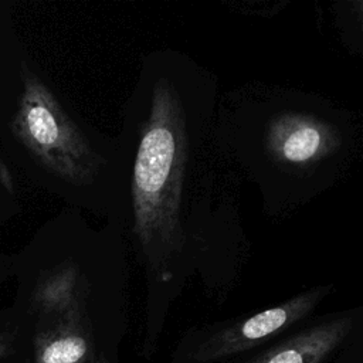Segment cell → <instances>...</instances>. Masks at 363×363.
Instances as JSON below:
<instances>
[{
  "label": "cell",
  "mask_w": 363,
  "mask_h": 363,
  "mask_svg": "<svg viewBox=\"0 0 363 363\" xmlns=\"http://www.w3.org/2000/svg\"><path fill=\"white\" fill-rule=\"evenodd\" d=\"M220 92L213 71L166 47L142 57L122 108L123 237L145 278L146 337L191 279L224 299L250 261L242 182L213 139Z\"/></svg>",
  "instance_id": "1"
},
{
  "label": "cell",
  "mask_w": 363,
  "mask_h": 363,
  "mask_svg": "<svg viewBox=\"0 0 363 363\" xmlns=\"http://www.w3.org/2000/svg\"><path fill=\"white\" fill-rule=\"evenodd\" d=\"M223 160L285 218L336 187L363 150L360 115L320 95L251 81L221 91L213 125Z\"/></svg>",
  "instance_id": "2"
},
{
  "label": "cell",
  "mask_w": 363,
  "mask_h": 363,
  "mask_svg": "<svg viewBox=\"0 0 363 363\" xmlns=\"http://www.w3.org/2000/svg\"><path fill=\"white\" fill-rule=\"evenodd\" d=\"M20 78L11 135L74 206L123 234L125 183L116 136L84 123L24 60Z\"/></svg>",
  "instance_id": "3"
},
{
  "label": "cell",
  "mask_w": 363,
  "mask_h": 363,
  "mask_svg": "<svg viewBox=\"0 0 363 363\" xmlns=\"http://www.w3.org/2000/svg\"><path fill=\"white\" fill-rule=\"evenodd\" d=\"M333 289V284L315 285L267 309L190 329L174 363H221L278 340L308 322Z\"/></svg>",
  "instance_id": "4"
},
{
  "label": "cell",
  "mask_w": 363,
  "mask_h": 363,
  "mask_svg": "<svg viewBox=\"0 0 363 363\" xmlns=\"http://www.w3.org/2000/svg\"><path fill=\"white\" fill-rule=\"evenodd\" d=\"M360 319V308L323 315L242 363H328L350 339Z\"/></svg>",
  "instance_id": "5"
},
{
  "label": "cell",
  "mask_w": 363,
  "mask_h": 363,
  "mask_svg": "<svg viewBox=\"0 0 363 363\" xmlns=\"http://www.w3.org/2000/svg\"><path fill=\"white\" fill-rule=\"evenodd\" d=\"M95 312L37 320L35 363H104L96 354Z\"/></svg>",
  "instance_id": "6"
},
{
  "label": "cell",
  "mask_w": 363,
  "mask_h": 363,
  "mask_svg": "<svg viewBox=\"0 0 363 363\" xmlns=\"http://www.w3.org/2000/svg\"><path fill=\"white\" fill-rule=\"evenodd\" d=\"M362 6L360 0L356 1H337L333 3V16L336 21L337 31L340 34L343 45L352 54H362Z\"/></svg>",
  "instance_id": "7"
},
{
  "label": "cell",
  "mask_w": 363,
  "mask_h": 363,
  "mask_svg": "<svg viewBox=\"0 0 363 363\" xmlns=\"http://www.w3.org/2000/svg\"><path fill=\"white\" fill-rule=\"evenodd\" d=\"M13 346V336L9 332H0V360L9 354Z\"/></svg>",
  "instance_id": "8"
}]
</instances>
